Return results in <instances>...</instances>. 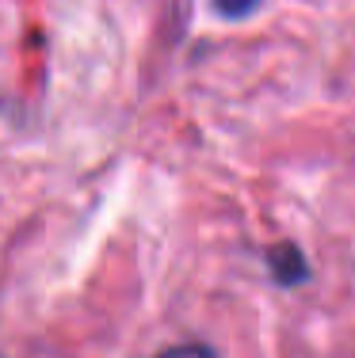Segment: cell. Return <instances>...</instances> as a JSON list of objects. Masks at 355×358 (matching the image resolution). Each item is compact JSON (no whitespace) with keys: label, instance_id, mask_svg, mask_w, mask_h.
Listing matches in <instances>:
<instances>
[{"label":"cell","instance_id":"obj_1","mask_svg":"<svg viewBox=\"0 0 355 358\" xmlns=\"http://www.w3.org/2000/svg\"><path fill=\"white\" fill-rule=\"evenodd\" d=\"M267 267H272L275 282H283V286H298L309 278V263L294 244H275V248L267 252Z\"/></svg>","mask_w":355,"mask_h":358},{"label":"cell","instance_id":"obj_2","mask_svg":"<svg viewBox=\"0 0 355 358\" xmlns=\"http://www.w3.org/2000/svg\"><path fill=\"white\" fill-rule=\"evenodd\" d=\"M157 358H218L210 351L207 343H180V347H168V351H160Z\"/></svg>","mask_w":355,"mask_h":358},{"label":"cell","instance_id":"obj_3","mask_svg":"<svg viewBox=\"0 0 355 358\" xmlns=\"http://www.w3.org/2000/svg\"><path fill=\"white\" fill-rule=\"evenodd\" d=\"M256 4L260 0H214V8L225 15V20H241V15H249Z\"/></svg>","mask_w":355,"mask_h":358}]
</instances>
